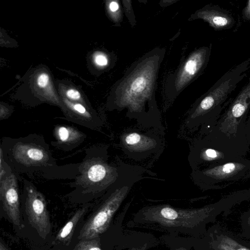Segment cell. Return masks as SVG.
<instances>
[{
    "label": "cell",
    "instance_id": "cell-1",
    "mask_svg": "<svg viewBox=\"0 0 250 250\" xmlns=\"http://www.w3.org/2000/svg\"><path fill=\"white\" fill-rule=\"evenodd\" d=\"M250 109V79L204 137L219 148L245 157L250 146L246 130Z\"/></svg>",
    "mask_w": 250,
    "mask_h": 250
},
{
    "label": "cell",
    "instance_id": "cell-2",
    "mask_svg": "<svg viewBox=\"0 0 250 250\" xmlns=\"http://www.w3.org/2000/svg\"><path fill=\"white\" fill-rule=\"evenodd\" d=\"M250 58L233 66L222 75L201 99L193 113L194 125H202L207 134L214 126L224 108L229 103V97L238 84L247 75Z\"/></svg>",
    "mask_w": 250,
    "mask_h": 250
},
{
    "label": "cell",
    "instance_id": "cell-3",
    "mask_svg": "<svg viewBox=\"0 0 250 250\" xmlns=\"http://www.w3.org/2000/svg\"><path fill=\"white\" fill-rule=\"evenodd\" d=\"M140 173L130 170L129 173L122 172L114 183V190L100 208L92 215L81 229L78 238H96L107 228L113 214L128 194L133 184L140 180Z\"/></svg>",
    "mask_w": 250,
    "mask_h": 250
},
{
    "label": "cell",
    "instance_id": "cell-4",
    "mask_svg": "<svg viewBox=\"0 0 250 250\" xmlns=\"http://www.w3.org/2000/svg\"><path fill=\"white\" fill-rule=\"evenodd\" d=\"M3 150V149H2ZM3 158L19 171L40 170L55 166L48 146L42 138L29 136L16 139L7 150H3Z\"/></svg>",
    "mask_w": 250,
    "mask_h": 250
},
{
    "label": "cell",
    "instance_id": "cell-5",
    "mask_svg": "<svg viewBox=\"0 0 250 250\" xmlns=\"http://www.w3.org/2000/svg\"><path fill=\"white\" fill-rule=\"evenodd\" d=\"M194 177L197 184L203 189H223L250 179V159L242 157L198 169Z\"/></svg>",
    "mask_w": 250,
    "mask_h": 250
},
{
    "label": "cell",
    "instance_id": "cell-6",
    "mask_svg": "<svg viewBox=\"0 0 250 250\" xmlns=\"http://www.w3.org/2000/svg\"><path fill=\"white\" fill-rule=\"evenodd\" d=\"M75 187L83 193H96L110 188L119 176V169L108 165L102 158L85 159L79 167Z\"/></svg>",
    "mask_w": 250,
    "mask_h": 250
},
{
    "label": "cell",
    "instance_id": "cell-7",
    "mask_svg": "<svg viewBox=\"0 0 250 250\" xmlns=\"http://www.w3.org/2000/svg\"><path fill=\"white\" fill-rule=\"evenodd\" d=\"M25 212L30 225L45 239L51 231V222L43 195L29 181L24 180Z\"/></svg>",
    "mask_w": 250,
    "mask_h": 250
},
{
    "label": "cell",
    "instance_id": "cell-8",
    "mask_svg": "<svg viewBox=\"0 0 250 250\" xmlns=\"http://www.w3.org/2000/svg\"><path fill=\"white\" fill-rule=\"evenodd\" d=\"M204 250H250V242L219 223L212 225L202 241Z\"/></svg>",
    "mask_w": 250,
    "mask_h": 250
},
{
    "label": "cell",
    "instance_id": "cell-9",
    "mask_svg": "<svg viewBox=\"0 0 250 250\" xmlns=\"http://www.w3.org/2000/svg\"><path fill=\"white\" fill-rule=\"evenodd\" d=\"M17 179L15 174L0 181V199L4 211L12 223L21 227L20 201Z\"/></svg>",
    "mask_w": 250,
    "mask_h": 250
},
{
    "label": "cell",
    "instance_id": "cell-10",
    "mask_svg": "<svg viewBox=\"0 0 250 250\" xmlns=\"http://www.w3.org/2000/svg\"><path fill=\"white\" fill-rule=\"evenodd\" d=\"M240 157L225 151L211 143L205 137L197 142L194 151V162L197 167H208L218 164L233 161Z\"/></svg>",
    "mask_w": 250,
    "mask_h": 250
},
{
    "label": "cell",
    "instance_id": "cell-11",
    "mask_svg": "<svg viewBox=\"0 0 250 250\" xmlns=\"http://www.w3.org/2000/svg\"><path fill=\"white\" fill-rule=\"evenodd\" d=\"M198 16L207 21L216 31L232 28L235 20L228 10L218 5H208L198 13Z\"/></svg>",
    "mask_w": 250,
    "mask_h": 250
},
{
    "label": "cell",
    "instance_id": "cell-12",
    "mask_svg": "<svg viewBox=\"0 0 250 250\" xmlns=\"http://www.w3.org/2000/svg\"><path fill=\"white\" fill-rule=\"evenodd\" d=\"M54 132L56 146L66 150L77 146L85 138V135L82 132L69 125H58Z\"/></svg>",
    "mask_w": 250,
    "mask_h": 250
},
{
    "label": "cell",
    "instance_id": "cell-13",
    "mask_svg": "<svg viewBox=\"0 0 250 250\" xmlns=\"http://www.w3.org/2000/svg\"><path fill=\"white\" fill-rule=\"evenodd\" d=\"M87 209L88 207H84L79 209L60 230L53 243L56 244L62 243L68 246L71 242L77 224Z\"/></svg>",
    "mask_w": 250,
    "mask_h": 250
},
{
    "label": "cell",
    "instance_id": "cell-14",
    "mask_svg": "<svg viewBox=\"0 0 250 250\" xmlns=\"http://www.w3.org/2000/svg\"><path fill=\"white\" fill-rule=\"evenodd\" d=\"M64 103L72 112L73 116L71 118L73 122L89 128L94 127L98 125V123L94 121L92 114L82 104L73 103L66 100Z\"/></svg>",
    "mask_w": 250,
    "mask_h": 250
},
{
    "label": "cell",
    "instance_id": "cell-15",
    "mask_svg": "<svg viewBox=\"0 0 250 250\" xmlns=\"http://www.w3.org/2000/svg\"><path fill=\"white\" fill-rule=\"evenodd\" d=\"M240 222L242 231L238 235L250 242V208L241 214Z\"/></svg>",
    "mask_w": 250,
    "mask_h": 250
},
{
    "label": "cell",
    "instance_id": "cell-16",
    "mask_svg": "<svg viewBox=\"0 0 250 250\" xmlns=\"http://www.w3.org/2000/svg\"><path fill=\"white\" fill-rule=\"evenodd\" d=\"M74 250H102L98 245L96 240L93 239L85 240L79 242Z\"/></svg>",
    "mask_w": 250,
    "mask_h": 250
},
{
    "label": "cell",
    "instance_id": "cell-17",
    "mask_svg": "<svg viewBox=\"0 0 250 250\" xmlns=\"http://www.w3.org/2000/svg\"><path fill=\"white\" fill-rule=\"evenodd\" d=\"M10 166L5 161L3 158V150L1 147L0 148V181L10 175L12 172L11 170H8Z\"/></svg>",
    "mask_w": 250,
    "mask_h": 250
},
{
    "label": "cell",
    "instance_id": "cell-18",
    "mask_svg": "<svg viewBox=\"0 0 250 250\" xmlns=\"http://www.w3.org/2000/svg\"><path fill=\"white\" fill-rule=\"evenodd\" d=\"M146 85V80L143 77H138L134 80L131 85V91L134 93L142 92Z\"/></svg>",
    "mask_w": 250,
    "mask_h": 250
},
{
    "label": "cell",
    "instance_id": "cell-19",
    "mask_svg": "<svg viewBox=\"0 0 250 250\" xmlns=\"http://www.w3.org/2000/svg\"><path fill=\"white\" fill-rule=\"evenodd\" d=\"M141 139V136L139 134L136 132H132L126 136L125 142L127 145L133 146L138 144Z\"/></svg>",
    "mask_w": 250,
    "mask_h": 250
},
{
    "label": "cell",
    "instance_id": "cell-20",
    "mask_svg": "<svg viewBox=\"0 0 250 250\" xmlns=\"http://www.w3.org/2000/svg\"><path fill=\"white\" fill-rule=\"evenodd\" d=\"M161 213L164 218L169 220H174L178 217L177 212L174 209L168 207L162 208Z\"/></svg>",
    "mask_w": 250,
    "mask_h": 250
},
{
    "label": "cell",
    "instance_id": "cell-21",
    "mask_svg": "<svg viewBox=\"0 0 250 250\" xmlns=\"http://www.w3.org/2000/svg\"><path fill=\"white\" fill-rule=\"evenodd\" d=\"M49 82V77L45 73L40 74L37 80L38 85L41 88H45L47 86Z\"/></svg>",
    "mask_w": 250,
    "mask_h": 250
},
{
    "label": "cell",
    "instance_id": "cell-22",
    "mask_svg": "<svg viewBox=\"0 0 250 250\" xmlns=\"http://www.w3.org/2000/svg\"><path fill=\"white\" fill-rule=\"evenodd\" d=\"M95 63L99 66H104L107 64L108 60L106 56L100 52H97L94 55Z\"/></svg>",
    "mask_w": 250,
    "mask_h": 250
},
{
    "label": "cell",
    "instance_id": "cell-23",
    "mask_svg": "<svg viewBox=\"0 0 250 250\" xmlns=\"http://www.w3.org/2000/svg\"><path fill=\"white\" fill-rule=\"evenodd\" d=\"M66 96L73 101H79L81 98L80 93L74 89H69L66 92Z\"/></svg>",
    "mask_w": 250,
    "mask_h": 250
},
{
    "label": "cell",
    "instance_id": "cell-24",
    "mask_svg": "<svg viewBox=\"0 0 250 250\" xmlns=\"http://www.w3.org/2000/svg\"><path fill=\"white\" fill-rule=\"evenodd\" d=\"M242 17L245 21H250V0L247 1L246 5L244 8Z\"/></svg>",
    "mask_w": 250,
    "mask_h": 250
},
{
    "label": "cell",
    "instance_id": "cell-25",
    "mask_svg": "<svg viewBox=\"0 0 250 250\" xmlns=\"http://www.w3.org/2000/svg\"><path fill=\"white\" fill-rule=\"evenodd\" d=\"M246 135L249 144L250 145V115L248 116L246 122Z\"/></svg>",
    "mask_w": 250,
    "mask_h": 250
},
{
    "label": "cell",
    "instance_id": "cell-26",
    "mask_svg": "<svg viewBox=\"0 0 250 250\" xmlns=\"http://www.w3.org/2000/svg\"><path fill=\"white\" fill-rule=\"evenodd\" d=\"M109 8L111 11L115 12L119 8L118 4L116 1H112L109 4Z\"/></svg>",
    "mask_w": 250,
    "mask_h": 250
},
{
    "label": "cell",
    "instance_id": "cell-27",
    "mask_svg": "<svg viewBox=\"0 0 250 250\" xmlns=\"http://www.w3.org/2000/svg\"><path fill=\"white\" fill-rule=\"evenodd\" d=\"M0 250H8L1 242H0Z\"/></svg>",
    "mask_w": 250,
    "mask_h": 250
}]
</instances>
